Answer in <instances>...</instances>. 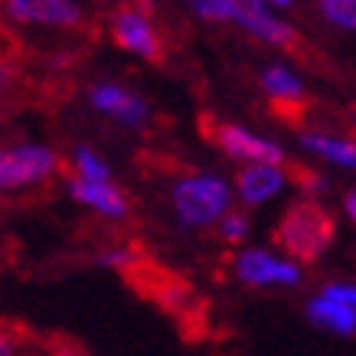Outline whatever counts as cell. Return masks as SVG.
Listing matches in <instances>:
<instances>
[{
    "instance_id": "obj_1",
    "label": "cell",
    "mask_w": 356,
    "mask_h": 356,
    "mask_svg": "<svg viewBox=\"0 0 356 356\" xmlns=\"http://www.w3.org/2000/svg\"><path fill=\"white\" fill-rule=\"evenodd\" d=\"M337 236L334 216L317 200H294L278 219L275 242L284 248L291 261H314L321 259Z\"/></svg>"
},
{
    "instance_id": "obj_2",
    "label": "cell",
    "mask_w": 356,
    "mask_h": 356,
    "mask_svg": "<svg viewBox=\"0 0 356 356\" xmlns=\"http://www.w3.org/2000/svg\"><path fill=\"white\" fill-rule=\"evenodd\" d=\"M170 203L184 229H209L232 209V186L216 173H190L170 186Z\"/></svg>"
},
{
    "instance_id": "obj_3",
    "label": "cell",
    "mask_w": 356,
    "mask_h": 356,
    "mask_svg": "<svg viewBox=\"0 0 356 356\" xmlns=\"http://www.w3.org/2000/svg\"><path fill=\"white\" fill-rule=\"evenodd\" d=\"M59 170V154L43 140L0 144V196L26 193L49 184Z\"/></svg>"
},
{
    "instance_id": "obj_4",
    "label": "cell",
    "mask_w": 356,
    "mask_h": 356,
    "mask_svg": "<svg viewBox=\"0 0 356 356\" xmlns=\"http://www.w3.org/2000/svg\"><path fill=\"white\" fill-rule=\"evenodd\" d=\"M236 278L248 288H294L304 281V268L288 255L281 259L268 248H242L236 255Z\"/></svg>"
},
{
    "instance_id": "obj_5",
    "label": "cell",
    "mask_w": 356,
    "mask_h": 356,
    "mask_svg": "<svg viewBox=\"0 0 356 356\" xmlns=\"http://www.w3.org/2000/svg\"><path fill=\"white\" fill-rule=\"evenodd\" d=\"M206 134L213 138L219 151L232 157V161L242 163H284V147L278 140L265 138V134H255V131L242 128V124H232V121H222V124H206Z\"/></svg>"
},
{
    "instance_id": "obj_6",
    "label": "cell",
    "mask_w": 356,
    "mask_h": 356,
    "mask_svg": "<svg viewBox=\"0 0 356 356\" xmlns=\"http://www.w3.org/2000/svg\"><path fill=\"white\" fill-rule=\"evenodd\" d=\"M86 102L92 105V111L118 121L121 128H144L151 121V105L134 88L121 86V82H111V79L92 82L86 92Z\"/></svg>"
},
{
    "instance_id": "obj_7",
    "label": "cell",
    "mask_w": 356,
    "mask_h": 356,
    "mask_svg": "<svg viewBox=\"0 0 356 356\" xmlns=\"http://www.w3.org/2000/svg\"><path fill=\"white\" fill-rule=\"evenodd\" d=\"M7 20L23 26H53L69 30L82 23V7L76 0H3Z\"/></svg>"
},
{
    "instance_id": "obj_8",
    "label": "cell",
    "mask_w": 356,
    "mask_h": 356,
    "mask_svg": "<svg viewBox=\"0 0 356 356\" xmlns=\"http://www.w3.org/2000/svg\"><path fill=\"white\" fill-rule=\"evenodd\" d=\"M65 193L72 203H79L82 209L102 219H124L131 213L128 193L115 180H76V177H69Z\"/></svg>"
},
{
    "instance_id": "obj_9",
    "label": "cell",
    "mask_w": 356,
    "mask_h": 356,
    "mask_svg": "<svg viewBox=\"0 0 356 356\" xmlns=\"http://www.w3.org/2000/svg\"><path fill=\"white\" fill-rule=\"evenodd\" d=\"M291 184L284 163H245L236 177V196L242 206H265Z\"/></svg>"
},
{
    "instance_id": "obj_10",
    "label": "cell",
    "mask_w": 356,
    "mask_h": 356,
    "mask_svg": "<svg viewBox=\"0 0 356 356\" xmlns=\"http://www.w3.org/2000/svg\"><path fill=\"white\" fill-rule=\"evenodd\" d=\"M111 36L121 49H128L140 59H161V36L144 10H134V7L118 10L115 23H111Z\"/></svg>"
},
{
    "instance_id": "obj_11",
    "label": "cell",
    "mask_w": 356,
    "mask_h": 356,
    "mask_svg": "<svg viewBox=\"0 0 356 356\" xmlns=\"http://www.w3.org/2000/svg\"><path fill=\"white\" fill-rule=\"evenodd\" d=\"M232 23H238V26L245 33H252V36H259L261 43H271V46H294L298 43L294 26L278 20V17H275L265 3H259V0H236Z\"/></svg>"
},
{
    "instance_id": "obj_12",
    "label": "cell",
    "mask_w": 356,
    "mask_h": 356,
    "mask_svg": "<svg viewBox=\"0 0 356 356\" xmlns=\"http://www.w3.org/2000/svg\"><path fill=\"white\" fill-rule=\"evenodd\" d=\"M307 154L321 157L327 163H337V167H346V170H356V138H343V134H327V131H304L298 138Z\"/></svg>"
},
{
    "instance_id": "obj_13",
    "label": "cell",
    "mask_w": 356,
    "mask_h": 356,
    "mask_svg": "<svg viewBox=\"0 0 356 356\" xmlns=\"http://www.w3.org/2000/svg\"><path fill=\"white\" fill-rule=\"evenodd\" d=\"M307 321L317 324L321 330H327V334H337V337L356 334V311H350L346 304L334 301V298H327V294L311 298V304H307Z\"/></svg>"
},
{
    "instance_id": "obj_14",
    "label": "cell",
    "mask_w": 356,
    "mask_h": 356,
    "mask_svg": "<svg viewBox=\"0 0 356 356\" xmlns=\"http://www.w3.org/2000/svg\"><path fill=\"white\" fill-rule=\"evenodd\" d=\"M261 88H265V95L278 105V108H291V105H304V82L301 76L288 69V65H268L265 72H261Z\"/></svg>"
},
{
    "instance_id": "obj_15",
    "label": "cell",
    "mask_w": 356,
    "mask_h": 356,
    "mask_svg": "<svg viewBox=\"0 0 356 356\" xmlns=\"http://www.w3.org/2000/svg\"><path fill=\"white\" fill-rule=\"evenodd\" d=\"M72 177L76 180H111V163L88 144H79L72 151Z\"/></svg>"
},
{
    "instance_id": "obj_16",
    "label": "cell",
    "mask_w": 356,
    "mask_h": 356,
    "mask_svg": "<svg viewBox=\"0 0 356 356\" xmlns=\"http://www.w3.org/2000/svg\"><path fill=\"white\" fill-rule=\"evenodd\" d=\"M216 232L226 245H242L248 238V232H252V219H248L242 209H229L226 216L216 222Z\"/></svg>"
},
{
    "instance_id": "obj_17",
    "label": "cell",
    "mask_w": 356,
    "mask_h": 356,
    "mask_svg": "<svg viewBox=\"0 0 356 356\" xmlns=\"http://www.w3.org/2000/svg\"><path fill=\"white\" fill-rule=\"evenodd\" d=\"M321 10L337 26L356 30V0H321Z\"/></svg>"
},
{
    "instance_id": "obj_18",
    "label": "cell",
    "mask_w": 356,
    "mask_h": 356,
    "mask_svg": "<svg viewBox=\"0 0 356 356\" xmlns=\"http://www.w3.org/2000/svg\"><path fill=\"white\" fill-rule=\"evenodd\" d=\"M186 3L203 20H232V10H236V0H186Z\"/></svg>"
},
{
    "instance_id": "obj_19",
    "label": "cell",
    "mask_w": 356,
    "mask_h": 356,
    "mask_svg": "<svg viewBox=\"0 0 356 356\" xmlns=\"http://www.w3.org/2000/svg\"><path fill=\"white\" fill-rule=\"evenodd\" d=\"M98 261H102L105 268L128 271V268H134V261H138V255H134V248H128V245H115V248H105V252L98 255Z\"/></svg>"
},
{
    "instance_id": "obj_20",
    "label": "cell",
    "mask_w": 356,
    "mask_h": 356,
    "mask_svg": "<svg viewBox=\"0 0 356 356\" xmlns=\"http://www.w3.org/2000/svg\"><path fill=\"white\" fill-rule=\"evenodd\" d=\"M321 294H327V298L346 304L350 311H356V284L353 281H334V284H324V291Z\"/></svg>"
},
{
    "instance_id": "obj_21",
    "label": "cell",
    "mask_w": 356,
    "mask_h": 356,
    "mask_svg": "<svg viewBox=\"0 0 356 356\" xmlns=\"http://www.w3.org/2000/svg\"><path fill=\"white\" fill-rule=\"evenodd\" d=\"M298 186H301V200H321L327 193V180L321 173H301Z\"/></svg>"
},
{
    "instance_id": "obj_22",
    "label": "cell",
    "mask_w": 356,
    "mask_h": 356,
    "mask_svg": "<svg viewBox=\"0 0 356 356\" xmlns=\"http://www.w3.org/2000/svg\"><path fill=\"white\" fill-rule=\"evenodd\" d=\"M0 356H23L20 337L13 334L7 324H0Z\"/></svg>"
},
{
    "instance_id": "obj_23",
    "label": "cell",
    "mask_w": 356,
    "mask_h": 356,
    "mask_svg": "<svg viewBox=\"0 0 356 356\" xmlns=\"http://www.w3.org/2000/svg\"><path fill=\"white\" fill-rule=\"evenodd\" d=\"M343 213L350 216V222L356 226V190H350V193L343 196Z\"/></svg>"
},
{
    "instance_id": "obj_24",
    "label": "cell",
    "mask_w": 356,
    "mask_h": 356,
    "mask_svg": "<svg viewBox=\"0 0 356 356\" xmlns=\"http://www.w3.org/2000/svg\"><path fill=\"white\" fill-rule=\"evenodd\" d=\"M259 3H265V7H288L291 0H259Z\"/></svg>"
},
{
    "instance_id": "obj_25",
    "label": "cell",
    "mask_w": 356,
    "mask_h": 356,
    "mask_svg": "<svg viewBox=\"0 0 356 356\" xmlns=\"http://www.w3.org/2000/svg\"><path fill=\"white\" fill-rule=\"evenodd\" d=\"M53 356H82V353H72V350H63V353H53Z\"/></svg>"
}]
</instances>
